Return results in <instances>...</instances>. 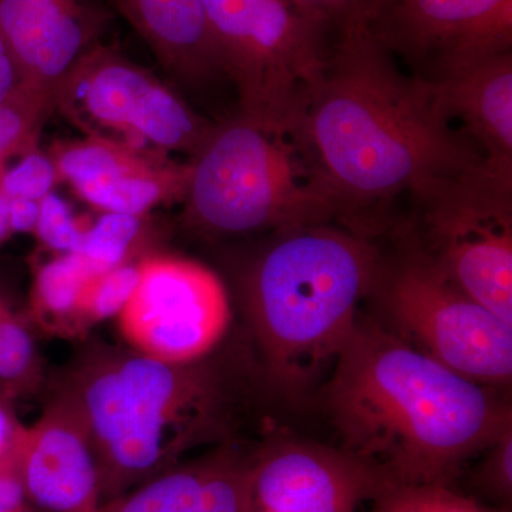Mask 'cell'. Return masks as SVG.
Wrapping results in <instances>:
<instances>
[{
    "label": "cell",
    "instance_id": "obj_1",
    "mask_svg": "<svg viewBox=\"0 0 512 512\" xmlns=\"http://www.w3.org/2000/svg\"><path fill=\"white\" fill-rule=\"evenodd\" d=\"M303 133L342 224L372 237L390 227L399 201L417 211L481 175H501L367 25L343 30L328 50Z\"/></svg>",
    "mask_w": 512,
    "mask_h": 512
},
{
    "label": "cell",
    "instance_id": "obj_2",
    "mask_svg": "<svg viewBox=\"0 0 512 512\" xmlns=\"http://www.w3.org/2000/svg\"><path fill=\"white\" fill-rule=\"evenodd\" d=\"M319 392L339 447L394 484L453 485L512 427L500 389L458 375L369 319L357 320Z\"/></svg>",
    "mask_w": 512,
    "mask_h": 512
},
{
    "label": "cell",
    "instance_id": "obj_3",
    "mask_svg": "<svg viewBox=\"0 0 512 512\" xmlns=\"http://www.w3.org/2000/svg\"><path fill=\"white\" fill-rule=\"evenodd\" d=\"M234 367L210 355L165 363L134 352L93 348L55 390L89 430L101 504L188 460L195 450L237 443L242 386Z\"/></svg>",
    "mask_w": 512,
    "mask_h": 512
},
{
    "label": "cell",
    "instance_id": "obj_4",
    "mask_svg": "<svg viewBox=\"0 0 512 512\" xmlns=\"http://www.w3.org/2000/svg\"><path fill=\"white\" fill-rule=\"evenodd\" d=\"M244 282V309L268 383L303 400L326 382L370 298L376 237L340 222L278 232Z\"/></svg>",
    "mask_w": 512,
    "mask_h": 512
},
{
    "label": "cell",
    "instance_id": "obj_5",
    "mask_svg": "<svg viewBox=\"0 0 512 512\" xmlns=\"http://www.w3.org/2000/svg\"><path fill=\"white\" fill-rule=\"evenodd\" d=\"M191 165L185 220L207 234L342 224L338 197L303 130L237 116L215 124Z\"/></svg>",
    "mask_w": 512,
    "mask_h": 512
},
{
    "label": "cell",
    "instance_id": "obj_6",
    "mask_svg": "<svg viewBox=\"0 0 512 512\" xmlns=\"http://www.w3.org/2000/svg\"><path fill=\"white\" fill-rule=\"evenodd\" d=\"M221 74L242 119L302 130L328 49L292 0H201Z\"/></svg>",
    "mask_w": 512,
    "mask_h": 512
},
{
    "label": "cell",
    "instance_id": "obj_7",
    "mask_svg": "<svg viewBox=\"0 0 512 512\" xmlns=\"http://www.w3.org/2000/svg\"><path fill=\"white\" fill-rule=\"evenodd\" d=\"M380 256L370 296L396 333L458 375L504 389L512 379V325L454 284L404 232Z\"/></svg>",
    "mask_w": 512,
    "mask_h": 512
},
{
    "label": "cell",
    "instance_id": "obj_8",
    "mask_svg": "<svg viewBox=\"0 0 512 512\" xmlns=\"http://www.w3.org/2000/svg\"><path fill=\"white\" fill-rule=\"evenodd\" d=\"M56 110L87 137L191 160L215 127L150 70L100 42L63 77Z\"/></svg>",
    "mask_w": 512,
    "mask_h": 512
},
{
    "label": "cell",
    "instance_id": "obj_9",
    "mask_svg": "<svg viewBox=\"0 0 512 512\" xmlns=\"http://www.w3.org/2000/svg\"><path fill=\"white\" fill-rule=\"evenodd\" d=\"M467 295L512 325V180L495 173L413 211L400 227Z\"/></svg>",
    "mask_w": 512,
    "mask_h": 512
},
{
    "label": "cell",
    "instance_id": "obj_10",
    "mask_svg": "<svg viewBox=\"0 0 512 512\" xmlns=\"http://www.w3.org/2000/svg\"><path fill=\"white\" fill-rule=\"evenodd\" d=\"M137 268L136 288L117 316L128 346L165 363L194 362L217 350L231 323L221 279L180 256H146Z\"/></svg>",
    "mask_w": 512,
    "mask_h": 512
},
{
    "label": "cell",
    "instance_id": "obj_11",
    "mask_svg": "<svg viewBox=\"0 0 512 512\" xmlns=\"http://www.w3.org/2000/svg\"><path fill=\"white\" fill-rule=\"evenodd\" d=\"M370 32L416 79L436 83L512 50V0H379Z\"/></svg>",
    "mask_w": 512,
    "mask_h": 512
},
{
    "label": "cell",
    "instance_id": "obj_12",
    "mask_svg": "<svg viewBox=\"0 0 512 512\" xmlns=\"http://www.w3.org/2000/svg\"><path fill=\"white\" fill-rule=\"evenodd\" d=\"M392 485L339 446L276 439L254 450L251 512H359Z\"/></svg>",
    "mask_w": 512,
    "mask_h": 512
},
{
    "label": "cell",
    "instance_id": "obj_13",
    "mask_svg": "<svg viewBox=\"0 0 512 512\" xmlns=\"http://www.w3.org/2000/svg\"><path fill=\"white\" fill-rule=\"evenodd\" d=\"M60 181L104 214L147 215L154 208L184 201L191 161L178 163L167 154L87 137L60 143L52 156Z\"/></svg>",
    "mask_w": 512,
    "mask_h": 512
},
{
    "label": "cell",
    "instance_id": "obj_14",
    "mask_svg": "<svg viewBox=\"0 0 512 512\" xmlns=\"http://www.w3.org/2000/svg\"><path fill=\"white\" fill-rule=\"evenodd\" d=\"M16 480L22 494L45 512H97L101 505L96 453L82 416L53 394L45 412L26 427Z\"/></svg>",
    "mask_w": 512,
    "mask_h": 512
},
{
    "label": "cell",
    "instance_id": "obj_15",
    "mask_svg": "<svg viewBox=\"0 0 512 512\" xmlns=\"http://www.w3.org/2000/svg\"><path fill=\"white\" fill-rule=\"evenodd\" d=\"M107 20L93 0H0V36L22 82L55 93L74 63L100 42Z\"/></svg>",
    "mask_w": 512,
    "mask_h": 512
},
{
    "label": "cell",
    "instance_id": "obj_16",
    "mask_svg": "<svg viewBox=\"0 0 512 512\" xmlns=\"http://www.w3.org/2000/svg\"><path fill=\"white\" fill-rule=\"evenodd\" d=\"M254 451L210 448L100 505L97 512H251Z\"/></svg>",
    "mask_w": 512,
    "mask_h": 512
},
{
    "label": "cell",
    "instance_id": "obj_17",
    "mask_svg": "<svg viewBox=\"0 0 512 512\" xmlns=\"http://www.w3.org/2000/svg\"><path fill=\"white\" fill-rule=\"evenodd\" d=\"M441 113L512 177V52L500 53L429 83Z\"/></svg>",
    "mask_w": 512,
    "mask_h": 512
},
{
    "label": "cell",
    "instance_id": "obj_18",
    "mask_svg": "<svg viewBox=\"0 0 512 512\" xmlns=\"http://www.w3.org/2000/svg\"><path fill=\"white\" fill-rule=\"evenodd\" d=\"M165 70L185 83L220 74L201 0H116Z\"/></svg>",
    "mask_w": 512,
    "mask_h": 512
},
{
    "label": "cell",
    "instance_id": "obj_19",
    "mask_svg": "<svg viewBox=\"0 0 512 512\" xmlns=\"http://www.w3.org/2000/svg\"><path fill=\"white\" fill-rule=\"evenodd\" d=\"M99 274L79 252L60 254L36 269L32 291V312L49 328L77 332L80 301L84 289Z\"/></svg>",
    "mask_w": 512,
    "mask_h": 512
},
{
    "label": "cell",
    "instance_id": "obj_20",
    "mask_svg": "<svg viewBox=\"0 0 512 512\" xmlns=\"http://www.w3.org/2000/svg\"><path fill=\"white\" fill-rule=\"evenodd\" d=\"M56 110V93L22 83L0 106V167L37 147L40 131Z\"/></svg>",
    "mask_w": 512,
    "mask_h": 512
},
{
    "label": "cell",
    "instance_id": "obj_21",
    "mask_svg": "<svg viewBox=\"0 0 512 512\" xmlns=\"http://www.w3.org/2000/svg\"><path fill=\"white\" fill-rule=\"evenodd\" d=\"M146 215L104 214L86 228L79 254L99 272L127 265L140 248Z\"/></svg>",
    "mask_w": 512,
    "mask_h": 512
},
{
    "label": "cell",
    "instance_id": "obj_22",
    "mask_svg": "<svg viewBox=\"0 0 512 512\" xmlns=\"http://www.w3.org/2000/svg\"><path fill=\"white\" fill-rule=\"evenodd\" d=\"M369 505L366 512H510L441 484H394Z\"/></svg>",
    "mask_w": 512,
    "mask_h": 512
},
{
    "label": "cell",
    "instance_id": "obj_23",
    "mask_svg": "<svg viewBox=\"0 0 512 512\" xmlns=\"http://www.w3.org/2000/svg\"><path fill=\"white\" fill-rule=\"evenodd\" d=\"M37 379L35 340L26 322L10 308L0 313V390L12 396Z\"/></svg>",
    "mask_w": 512,
    "mask_h": 512
},
{
    "label": "cell",
    "instance_id": "obj_24",
    "mask_svg": "<svg viewBox=\"0 0 512 512\" xmlns=\"http://www.w3.org/2000/svg\"><path fill=\"white\" fill-rule=\"evenodd\" d=\"M138 281L137 265H121L99 272L90 279L80 301L82 329L106 319L117 318L128 299L133 295Z\"/></svg>",
    "mask_w": 512,
    "mask_h": 512
},
{
    "label": "cell",
    "instance_id": "obj_25",
    "mask_svg": "<svg viewBox=\"0 0 512 512\" xmlns=\"http://www.w3.org/2000/svg\"><path fill=\"white\" fill-rule=\"evenodd\" d=\"M471 484L494 507L510 511L512 501V427L481 451Z\"/></svg>",
    "mask_w": 512,
    "mask_h": 512
},
{
    "label": "cell",
    "instance_id": "obj_26",
    "mask_svg": "<svg viewBox=\"0 0 512 512\" xmlns=\"http://www.w3.org/2000/svg\"><path fill=\"white\" fill-rule=\"evenodd\" d=\"M18 164L0 170V190L9 198L40 201L59 183L55 161L37 147L20 156Z\"/></svg>",
    "mask_w": 512,
    "mask_h": 512
},
{
    "label": "cell",
    "instance_id": "obj_27",
    "mask_svg": "<svg viewBox=\"0 0 512 512\" xmlns=\"http://www.w3.org/2000/svg\"><path fill=\"white\" fill-rule=\"evenodd\" d=\"M86 228L73 217L69 205L50 192L40 200L39 221L35 234L47 248L59 254H70L82 247Z\"/></svg>",
    "mask_w": 512,
    "mask_h": 512
},
{
    "label": "cell",
    "instance_id": "obj_28",
    "mask_svg": "<svg viewBox=\"0 0 512 512\" xmlns=\"http://www.w3.org/2000/svg\"><path fill=\"white\" fill-rule=\"evenodd\" d=\"M293 5L320 33L369 25L379 0H292Z\"/></svg>",
    "mask_w": 512,
    "mask_h": 512
},
{
    "label": "cell",
    "instance_id": "obj_29",
    "mask_svg": "<svg viewBox=\"0 0 512 512\" xmlns=\"http://www.w3.org/2000/svg\"><path fill=\"white\" fill-rule=\"evenodd\" d=\"M26 426L16 416L8 393L0 390V478H12L16 471Z\"/></svg>",
    "mask_w": 512,
    "mask_h": 512
},
{
    "label": "cell",
    "instance_id": "obj_30",
    "mask_svg": "<svg viewBox=\"0 0 512 512\" xmlns=\"http://www.w3.org/2000/svg\"><path fill=\"white\" fill-rule=\"evenodd\" d=\"M40 201L10 200V229L12 234H35L39 221Z\"/></svg>",
    "mask_w": 512,
    "mask_h": 512
},
{
    "label": "cell",
    "instance_id": "obj_31",
    "mask_svg": "<svg viewBox=\"0 0 512 512\" xmlns=\"http://www.w3.org/2000/svg\"><path fill=\"white\" fill-rule=\"evenodd\" d=\"M22 83L18 66L10 55L5 40L0 36V106L12 96V93Z\"/></svg>",
    "mask_w": 512,
    "mask_h": 512
},
{
    "label": "cell",
    "instance_id": "obj_32",
    "mask_svg": "<svg viewBox=\"0 0 512 512\" xmlns=\"http://www.w3.org/2000/svg\"><path fill=\"white\" fill-rule=\"evenodd\" d=\"M5 165H3V167H5ZM3 167H0V170H2ZM10 235H12V229H10V200L3 194L2 190H0V245H2Z\"/></svg>",
    "mask_w": 512,
    "mask_h": 512
},
{
    "label": "cell",
    "instance_id": "obj_33",
    "mask_svg": "<svg viewBox=\"0 0 512 512\" xmlns=\"http://www.w3.org/2000/svg\"><path fill=\"white\" fill-rule=\"evenodd\" d=\"M9 306L6 305L5 302L2 301V299H0V313H2L3 311H6V309H8Z\"/></svg>",
    "mask_w": 512,
    "mask_h": 512
}]
</instances>
